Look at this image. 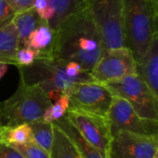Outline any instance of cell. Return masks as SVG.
<instances>
[{"mask_svg": "<svg viewBox=\"0 0 158 158\" xmlns=\"http://www.w3.org/2000/svg\"><path fill=\"white\" fill-rule=\"evenodd\" d=\"M106 118L112 136L120 131L142 135L158 136V120L140 118L131 106L121 97L114 95Z\"/></svg>", "mask_w": 158, "mask_h": 158, "instance_id": "obj_10", "label": "cell"}, {"mask_svg": "<svg viewBox=\"0 0 158 158\" xmlns=\"http://www.w3.org/2000/svg\"><path fill=\"white\" fill-rule=\"evenodd\" d=\"M104 49L102 36L85 7L67 18L55 31L51 56L78 63L91 72Z\"/></svg>", "mask_w": 158, "mask_h": 158, "instance_id": "obj_1", "label": "cell"}, {"mask_svg": "<svg viewBox=\"0 0 158 158\" xmlns=\"http://www.w3.org/2000/svg\"><path fill=\"white\" fill-rule=\"evenodd\" d=\"M69 107V99L67 94L60 95L55 102L45 109L42 120L45 122H51L61 118L64 117Z\"/></svg>", "mask_w": 158, "mask_h": 158, "instance_id": "obj_21", "label": "cell"}, {"mask_svg": "<svg viewBox=\"0 0 158 158\" xmlns=\"http://www.w3.org/2000/svg\"><path fill=\"white\" fill-rule=\"evenodd\" d=\"M67 95L70 110H79L106 118L114 95L102 83L80 82L71 87Z\"/></svg>", "mask_w": 158, "mask_h": 158, "instance_id": "obj_7", "label": "cell"}, {"mask_svg": "<svg viewBox=\"0 0 158 158\" xmlns=\"http://www.w3.org/2000/svg\"><path fill=\"white\" fill-rule=\"evenodd\" d=\"M87 9L102 36L105 49L126 46L122 27L123 0H87Z\"/></svg>", "mask_w": 158, "mask_h": 158, "instance_id": "obj_5", "label": "cell"}, {"mask_svg": "<svg viewBox=\"0 0 158 158\" xmlns=\"http://www.w3.org/2000/svg\"><path fill=\"white\" fill-rule=\"evenodd\" d=\"M66 118L81 135L93 145L103 158H108L112 134L108 120L105 117L69 109Z\"/></svg>", "mask_w": 158, "mask_h": 158, "instance_id": "obj_8", "label": "cell"}, {"mask_svg": "<svg viewBox=\"0 0 158 158\" xmlns=\"http://www.w3.org/2000/svg\"><path fill=\"white\" fill-rule=\"evenodd\" d=\"M0 158H24L12 146L0 143Z\"/></svg>", "mask_w": 158, "mask_h": 158, "instance_id": "obj_26", "label": "cell"}, {"mask_svg": "<svg viewBox=\"0 0 158 158\" xmlns=\"http://www.w3.org/2000/svg\"><path fill=\"white\" fill-rule=\"evenodd\" d=\"M155 4H156V5H158V0H152Z\"/></svg>", "mask_w": 158, "mask_h": 158, "instance_id": "obj_29", "label": "cell"}, {"mask_svg": "<svg viewBox=\"0 0 158 158\" xmlns=\"http://www.w3.org/2000/svg\"><path fill=\"white\" fill-rule=\"evenodd\" d=\"M135 69L136 60L132 52L127 46H122L104 49L90 73L95 81L104 84L134 75Z\"/></svg>", "mask_w": 158, "mask_h": 158, "instance_id": "obj_9", "label": "cell"}, {"mask_svg": "<svg viewBox=\"0 0 158 158\" xmlns=\"http://www.w3.org/2000/svg\"><path fill=\"white\" fill-rule=\"evenodd\" d=\"M16 12L32 7L33 0H5Z\"/></svg>", "mask_w": 158, "mask_h": 158, "instance_id": "obj_27", "label": "cell"}, {"mask_svg": "<svg viewBox=\"0 0 158 158\" xmlns=\"http://www.w3.org/2000/svg\"><path fill=\"white\" fill-rule=\"evenodd\" d=\"M29 126L34 143L50 154L54 143V124L41 119L30 123Z\"/></svg>", "mask_w": 158, "mask_h": 158, "instance_id": "obj_20", "label": "cell"}, {"mask_svg": "<svg viewBox=\"0 0 158 158\" xmlns=\"http://www.w3.org/2000/svg\"><path fill=\"white\" fill-rule=\"evenodd\" d=\"M38 56V53L30 46L19 47L16 54V66H29Z\"/></svg>", "mask_w": 158, "mask_h": 158, "instance_id": "obj_23", "label": "cell"}, {"mask_svg": "<svg viewBox=\"0 0 158 158\" xmlns=\"http://www.w3.org/2000/svg\"><path fill=\"white\" fill-rule=\"evenodd\" d=\"M53 124L60 129L68 136L82 158H103L99 152L81 135L78 130L70 123L66 116L54 121Z\"/></svg>", "mask_w": 158, "mask_h": 158, "instance_id": "obj_14", "label": "cell"}, {"mask_svg": "<svg viewBox=\"0 0 158 158\" xmlns=\"http://www.w3.org/2000/svg\"><path fill=\"white\" fill-rule=\"evenodd\" d=\"M32 7L44 21L49 23L52 20L55 12L49 0H33Z\"/></svg>", "mask_w": 158, "mask_h": 158, "instance_id": "obj_24", "label": "cell"}, {"mask_svg": "<svg viewBox=\"0 0 158 158\" xmlns=\"http://www.w3.org/2000/svg\"><path fill=\"white\" fill-rule=\"evenodd\" d=\"M158 136L120 131L111 139L108 158H158Z\"/></svg>", "mask_w": 158, "mask_h": 158, "instance_id": "obj_11", "label": "cell"}, {"mask_svg": "<svg viewBox=\"0 0 158 158\" xmlns=\"http://www.w3.org/2000/svg\"><path fill=\"white\" fill-rule=\"evenodd\" d=\"M51 104L40 86L27 84L19 79L14 94L0 102V126L13 127L41 120Z\"/></svg>", "mask_w": 158, "mask_h": 158, "instance_id": "obj_4", "label": "cell"}, {"mask_svg": "<svg viewBox=\"0 0 158 158\" xmlns=\"http://www.w3.org/2000/svg\"><path fill=\"white\" fill-rule=\"evenodd\" d=\"M43 21L44 20L39 17L33 7L16 13L12 23L17 30L19 47L28 45V39L30 35Z\"/></svg>", "mask_w": 158, "mask_h": 158, "instance_id": "obj_13", "label": "cell"}, {"mask_svg": "<svg viewBox=\"0 0 158 158\" xmlns=\"http://www.w3.org/2000/svg\"><path fill=\"white\" fill-rule=\"evenodd\" d=\"M135 75L158 97V35L152 41L145 55L136 61Z\"/></svg>", "mask_w": 158, "mask_h": 158, "instance_id": "obj_12", "label": "cell"}, {"mask_svg": "<svg viewBox=\"0 0 158 158\" xmlns=\"http://www.w3.org/2000/svg\"><path fill=\"white\" fill-rule=\"evenodd\" d=\"M19 49L17 30L11 22L0 29V64L16 66V54Z\"/></svg>", "mask_w": 158, "mask_h": 158, "instance_id": "obj_16", "label": "cell"}, {"mask_svg": "<svg viewBox=\"0 0 158 158\" xmlns=\"http://www.w3.org/2000/svg\"><path fill=\"white\" fill-rule=\"evenodd\" d=\"M51 158H82L73 143L54 125V143L50 152Z\"/></svg>", "mask_w": 158, "mask_h": 158, "instance_id": "obj_18", "label": "cell"}, {"mask_svg": "<svg viewBox=\"0 0 158 158\" xmlns=\"http://www.w3.org/2000/svg\"><path fill=\"white\" fill-rule=\"evenodd\" d=\"M54 9V17L48 23L56 31L70 15L87 7V0H49Z\"/></svg>", "mask_w": 158, "mask_h": 158, "instance_id": "obj_17", "label": "cell"}, {"mask_svg": "<svg viewBox=\"0 0 158 158\" xmlns=\"http://www.w3.org/2000/svg\"><path fill=\"white\" fill-rule=\"evenodd\" d=\"M16 149L24 158H51L50 154L33 142L22 144H8Z\"/></svg>", "mask_w": 158, "mask_h": 158, "instance_id": "obj_22", "label": "cell"}, {"mask_svg": "<svg viewBox=\"0 0 158 158\" xmlns=\"http://www.w3.org/2000/svg\"><path fill=\"white\" fill-rule=\"evenodd\" d=\"M33 142L29 124L13 127L0 126V143L6 144H22Z\"/></svg>", "mask_w": 158, "mask_h": 158, "instance_id": "obj_19", "label": "cell"}, {"mask_svg": "<svg viewBox=\"0 0 158 158\" xmlns=\"http://www.w3.org/2000/svg\"><path fill=\"white\" fill-rule=\"evenodd\" d=\"M17 68L19 79L27 84L40 86L51 102L67 94L77 83L95 81L78 63L53 56H38L32 64Z\"/></svg>", "mask_w": 158, "mask_h": 158, "instance_id": "obj_2", "label": "cell"}, {"mask_svg": "<svg viewBox=\"0 0 158 158\" xmlns=\"http://www.w3.org/2000/svg\"><path fill=\"white\" fill-rule=\"evenodd\" d=\"M158 5L152 0H123L122 27L126 46L135 60L147 52L158 35Z\"/></svg>", "mask_w": 158, "mask_h": 158, "instance_id": "obj_3", "label": "cell"}, {"mask_svg": "<svg viewBox=\"0 0 158 158\" xmlns=\"http://www.w3.org/2000/svg\"><path fill=\"white\" fill-rule=\"evenodd\" d=\"M7 69H8V65L7 64H0V80L6 73Z\"/></svg>", "mask_w": 158, "mask_h": 158, "instance_id": "obj_28", "label": "cell"}, {"mask_svg": "<svg viewBox=\"0 0 158 158\" xmlns=\"http://www.w3.org/2000/svg\"><path fill=\"white\" fill-rule=\"evenodd\" d=\"M104 85L113 95L125 99L140 118L158 120V97L137 75L126 76Z\"/></svg>", "mask_w": 158, "mask_h": 158, "instance_id": "obj_6", "label": "cell"}, {"mask_svg": "<svg viewBox=\"0 0 158 158\" xmlns=\"http://www.w3.org/2000/svg\"><path fill=\"white\" fill-rule=\"evenodd\" d=\"M16 13L5 0H0V29L10 24Z\"/></svg>", "mask_w": 158, "mask_h": 158, "instance_id": "obj_25", "label": "cell"}, {"mask_svg": "<svg viewBox=\"0 0 158 158\" xmlns=\"http://www.w3.org/2000/svg\"><path fill=\"white\" fill-rule=\"evenodd\" d=\"M54 38L55 31L46 21H43L30 35L27 46L34 49L38 56H51Z\"/></svg>", "mask_w": 158, "mask_h": 158, "instance_id": "obj_15", "label": "cell"}]
</instances>
